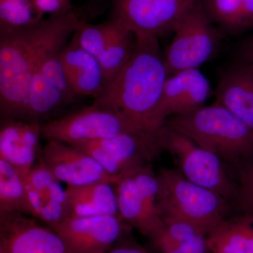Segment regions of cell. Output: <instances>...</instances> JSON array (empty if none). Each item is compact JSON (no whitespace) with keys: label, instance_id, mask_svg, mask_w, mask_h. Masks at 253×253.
<instances>
[{"label":"cell","instance_id":"cell-30","mask_svg":"<svg viewBox=\"0 0 253 253\" xmlns=\"http://www.w3.org/2000/svg\"><path fill=\"white\" fill-rule=\"evenodd\" d=\"M107 253H152L138 244L131 234L127 231Z\"/></svg>","mask_w":253,"mask_h":253},{"label":"cell","instance_id":"cell-18","mask_svg":"<svg viewBox=\"0 0 253 253\" xmlns=\"http://www.w3.org/2000/svg\"><path fill=\"white\" fill-rule=\"evenodd\" d=\"M216 102L230 111L253 131V64L228 68L218 83Z\"/></svg>","mask_w":253,"mask_h":253},{"label":"cell","instance_id":"cell-1","mask_svg":"<svg viewBox=\"0 0 253 253\" xmlns=\"http://www.w3.org/2000/svg\"><path fill=\"white\" fill-rule=\"evenodd\" d=\"M83 14L73 9L38 22L0 30V118L22 119L30 83L43 60L61 51Z\"/></svg>","mask_w":253,"mask_h":253},{"label":"cell","instance_id":"cell-3","mask_svg":"<svg viewBox=\"0 0 253 253\" xmlns=\"http://www.w3.org/2000/svg\"><path fill=\"white\" fill-rule=\"evenodd\" d=\"M166 125L225 162L239 166L253 156V131L219 103L168 118Z\"/></svg>","mask_w":253,"mask_h":253},{"label":"cell","instance_id":"cell-8","mask_svg":"<svg viewBox=\"0 0 253 253\" xmlns=\"http://www.w3.org/2000/svg\"><path fill=\"white\" fill-rule=\"evenodd\" d=\"M142 130L147 129L94 104L42 124V136L46 141H59L71 146Z\"/></svg>","mask_w":253,"mask_h":253},{"label":"cell","instance_id":"cell-31","mask_svg":"<svg viewBox=\"0 0 253 253\" xmlns=\"http://www.w3.org/2000/svg\"><path fill=\"white\" fill-rule=\"evenodd\" d=\"M242 57L244 62L253 64V38L245 45L242 51Z\"/></svg>","mask_w":253,"mask_h":253},{"label":"cell","instance_id":"cell-9","mask_svg":"<svg viewBox=\"0 0 253 253\" xmlns=\"http://www.w3.org/2000/svg\"><path fill=\"white\" fill-rule=\"evenodd\" d=\"M61 51L47 56L35 71L21 120L43 124L57 118L66 106L81 98L65 74L59 59Z\"/></svg>","mask_w":253,"mask_h":253},{"label":"cell","instance_id":"cell-12","mask_svg":"<svg viewBox=\"0 0 253 253\" xmlns=\"http://www.w3.org/2000/svg\"><path fill=\"white\" fill-rule=\"evenodd\" d=\"M51 229L73 253H107L132 227L118 216L72 215Z\"/></svg>","mask_w":253,"mask_h":253},{"label":"cell","instance_id":"cell-14","mask_svg":"<svg viewBox=\"0 0 253 253\" xmlns=\"http://www.w3.org/2000/svg\"><path fill=\"white\" fill-rule=\"evenodd\" d=\"M39 158L58 180L67 186L101 181L115 184L114 179L94 158L66 143L47 141Z\"/></svg>","mask_w":253,"mask_h":253},{"label":"cell","instance_id":"cell-13","mask_svg":"<svg viewBox=\"0 0 253 253\" xmlns=\"http://www.w3.org/2000/svg\"><path fill=\"white\" fill-rule=\"evenodd\" d=\"M0 253H73L61 236L21 212L0 213Z\"/></svg>","mask_w":253,"mask_h":253},{"label":"cell","instance_id":"cell-22","mask_svg":"<svg viewBox=\"0 0 253 253\" xmlns=\"http://www.w3.org/2000/svg\"><path fill=\"white\" fill-rule=\"evenodd\" d=\"M30 214L25 178L11 165L0 159V213Z\"/></svg>","mask_w":253,"mask_h":253},{"label":"cell","instance_id":"cell-26","mask_svg":"<svg viewBox=\"0 0 253 253\" xmlns=\"http://www.w3.org/2000/svg\"><path fill=\"white\" fill-rule=\"evenodd\" d=\"M41 20L32 0H0V30L23 27Z\"/></svg>","mask_w":253,"mask_h":253},{"label":"cell","instance_id":"cell-10","mask_svg":"<svg viewBox=\"0 0 253 253\" xmlns=\"http://www.w3.org/2000/svg\"><path fill=\"white\" fill-rule=\"evenodd\" d=\"M113 185L120 215L128 225L147 238L163 226L157 210L159 182L151 164L126 174Z\"/></svg>","mask_w":253,"mask_h":253},{"label":"cell","instance_id":"cell-11","mask_svg":"<svg viewBox=\"0 0 253 253\" xmlns=\"http://www.w3.org/2000/svg\"><path fill=\"white\" fill-rule=\"evenodd\" d=\"M198 0H112L111 19L121 21L136 37L165 36Z\"/></svg>","mask_w":253,"mask_h":253},{"label":"cell","instance_id":"cell-17","mask_svg":"<svg viewBox=\"0 0 253 253\" xmlns=\"http://www.w3.org/2000/svg\"><path fill=\"white\" fill-rule=\"evenodd\" d=\"M65 74L79 97L96 99L104 90L106 79L99 59L82 48L71 37L59 54Z\"/></svg>","mask_w":253,"mask_h":253},{"label":"cell","instance_id":"cell-16","mask_svg":"<svg viewBox=\"0 0 253 253\" xmlns=\"http://www.w3.org/2000/svg\"><path fill=\"white\" fill-rule=\"evenodd\" d=\"M42 124L23 120L1 121L0 159L9 163L26 179L41 157Z\"/></svg>","mask_w":253,"mask_h":253},{"label":"cell","instance_id":"cell-24","mask_svg":"<svg viewBox=\"0 0 253 253\" xmlns=\"http://www.w3.org/2000/svg\"><path fill=\"white\" fill-rule=\"evenodd\" d=\"M26 188L30 214L35 219L45 223L51 229L73 215L68 204L46 197L26 182Z\"/></svg>","mask_w":253,"mask_h":253},{"label":"cell","instance_id":"cell-5","mask_svg":"<svg viewBox=\"0 0 253 253\" xmlns=\"http://www.w3.org/2000/svg\"><path fill=\"white\" fill-rule=\"evenodd\" d=\"M174 38L164 56L168 76L184 70L197 69L217 52L222 35L213 25L198 0L174 28Z\"/></svg>","mask_w":253,"mask_h":253},{"label":"cell","instance_id":"cell-6","mask_svg":"<svg viewBox=\"0 0 253 253\" xmlns=\"http://www.w3.org/2000/svg\"><path fill=\"white\" fill-rule=\"evenodd\" d=\"M158 136L163 151L172 156L186 179L217 193L232 204L237 185L226 173L219 156L166 124L158 130Z\"/></svg>","mask_w":253,"mask_h":253},{"label":"cell","instance_id":"cell-20","mask_svg":"<svg viewBox=\"0 0 253 253\" xmlns=\"http://www.w3.org/2000/svg\"><path fill=\"white\" fill-rule=\"evenodd\" d=\"M207 239L211 253H253V213L228 216Z\"/></svg>","mask_w":253,"mask_h":253},{"label":"cell","instance_id":"cell-15","mask_svg":"<svg viewBox=\"0 0 253 253\" xmlns=\"http://www.w3.org/2000/svg\"><path fill=\"white\" fill-rule=\"evenodd\" d=\"M211 95L207 78L197 69L184 70L168 77L158 106L161 126L168 118L205 106Z\"/></svg>","mask_w":253,"mask_h":253},{"label":"cell","instance_id":"cell-4","mask_svg":"<svg viewBox=\"0 0 253 253\" xmlns=\"http://www.w3.org/2000/svg\"><path fill=\"white\" fill-rule=\"evenodd\" d=\"M157 175L158 214L163 222L182 221L208 235L230 215L228 200L186 179L179 169L162 168Z\"/></svg>","mask_w":253,"mask_h":253},{"label":"cell","instance_id":"cell-7","mask_svg":"<svg viewBox=\"0 0 253 253\" xmlns=\"http://www.w3.org/2000/svg\"><path fill=\"white\" fill-rule=\"evenodd\" d=\"M73 146L97 161L114 179L115 184L126 174L151 164L163 151L158 130L123 133Z\"/></svg>","mask_w":253,"mask_h":253},{"label":"cell","instance_id":"cell-25","mask_svg":"<svg viewBox=\"0 0 253 253\" xmlns=\"http://www.w3.org/2000/svg\"><path fill=\"white\" fill-rule=\"evenodd\" d=\"M205 9L213 23L224 31H244V13L246 0H203Z\"/></svg>","mask_w":253,"mask_h":253},{"label":"cell","instance_id":"cell-28","mask_svg":"<svg viewBox=\"0 0 253 253\" xmlns=\"http://www.w3.org/2000/svg\"><path fill=\"white\" fill-rule=\"evenodd\" d=\"M237 192L232 203L236 212L253 213V159L252 157L239 165Z\"/></svg>","mask_w":253,"mask_h":253},{"label":"cell","instance_id":"cell-29","mask_svg":"<svg viewBox=\"0 0 253 253\" xmlns=\"http://www.w3.org/2000/svg\"><path fill=\"white\" fill-rule=\"evenodd\" d=\"M32 2L41 19L45 14H62L73 9L72 0H32Z\"/></svg>","mask_w":253,"mask_h":253},{"label":"cell","instance_id":"cell-2","mask_svg":"<svg viewBox=\"0 0 253 253\" xmlns=\"http://www.w3.org/2000/svg\"><path fill=\"white\" fill-rule=\"evenodd\" d=\"M169 77L158 38L136 37L130 59L93 104L121 115L144 129H161L158 111Z\"/></svg>","mask_w":253,"mask_h":253},{"label":"cell","instance_id":"cell-27","mask_svg":"<svg viewBox=\"0 0 253 253\" xmlns=\"http://www.w3.org/2000/svg\"><path fill=\"white\" fill-rule=\"evenodd\" d=\"M25 181L46 197L68 204L66 189H63L61 181L55 177L40 158L32 168Z\"/></svg>","mask_w":253,"mask_h":253},{"label":"cell","instance_id":"cell-21","mask_svg":"<svg viewBox=\"0 0 253 253\" xmlns=\"http://www.w3.org/2000/svg\"><path fill=\"white\" fill-rule=\"evenodd\" d=\"M126 28V25L116 19L110 18L106 22L91 24L83 18L78 23L72 38L82 48L98 58Z\"/></svg>","mask_w":253,"mask_h":253},{"label":"cell","instance_id":"cell-19","mask_svg":"<svg viewBox=\"0 0 253 253\" xmlns=\"http://www.w3.org/2000/svg\"><path fill=\"white\" fill-rule=\"evenodd\" d=\"M66 193L73 215L121 217L116 190L111 183L101 181L83 186H67Z\"/></svg>","mask_w":253,"mask_h":253},{"label":"cell","instance_id":"cell-23","mask_svg":"<svg viewBox=\"0 0 253 253\" xmlns=\"http://www.w3.org/2000/svg\"><path fill=\"white\" fill-rule=\"evenodd\" d=\"M136 42V35L129 28L106 46L98 57L106 83L118 74L130 59Z\"/></svg>","mask_w":253,"mask_h":253}]
</instances>
